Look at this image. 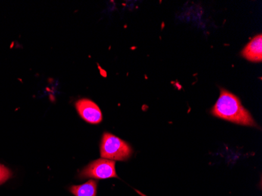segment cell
Wrapping results in <instances>:
<instances>
[{"label":"cell","mask_w":262,"mask_h":196,"mask_svg":"<svg viewBox=\"0 0 262 196\" xmlns=\"http://www.w3.org/2000/svg\"><path fill=\"white\" fill-rule=\"evenodd\" d=\"M97 188L98 182L91 180L83 185L72 186L69 190L75 196H97Z\"/></svg>","instance_id":"cell-6"},{"label":"cell","mask_w":262,"mask_h":196,"mask_svg":"<svg viewBox=\"0 0 262 196\" xmlns=\"http://www.w3.org/2000/svg\"><path fill=\"white\" fill-rule=\"evenodd\" d=\"M12 176L11 172L8 168L0 164V185H2Z\"/></svg>","instance_id":"cell-7"},{"label":"cell","mask_w":262,"mask_h":196,"mask_svg":"<svg viewBox=\"0 0 262 196\" xmlns=\"http://www.w3.org/2000/svg\"><path fill=\"white\" fill-rule=\"evenodd\" d=\"M80 178H95V179H108L118 178L116 175V163L113 160L100 159L93 161L86 166L79 173Z\"/></svg>","instance_id":"cell-3"},{"label":"cell","mask_w":262,"mask_h":196,"mask_svg":"<svg viewBox=\"0 0 262 196\" xmlns=\"http://www.w3.org/2000/svg\"><path fill=\"white\" fill-rule=\"evenodd\" d=\"M100 153L103 159L126 161L132 156L133 151L126 141L110 133H104L100 145Z\"/></svg>","instance_id":"cell-2"},{"label":"cell","mask_w":262,"mask_h":196,"mask_svg":"<svg viewBox=\"0 0 262 196\" xmlns=\"http://www.w3.org/2000/svg\"><path fill=\"white\" fill-rule=\"evenodd\" d=\"M243 57L253 62H260L262 60V35H256L251 39L242 52Z\"/></svg>","instance_id":"cell-5"},{"label":"cell","mask_w":262,"mask_h":196,"mask_svg":"<svg viewBox=\"0 0 262 196\" xmlns=\"http://www.w3.org/2000/svg\"><path fill=\"white\" fill-rule=\"evenodd\" d=\"M211 113L216 117L237 124L257 126L251 113L242 105L239 98L226 90L221 91L220 97Z\"/></svg>","instance_id":"cell-1"},{"label":"cell","mask_w":262,"mask_h":196,"mask_svg":"<svg viewBox=\"0 0 262 196\" xmlns=\"http://www.w3.org/2000/svg\"><path fill=\"white\" fill-rule=\"evenodd\" d=\"M76 107L80 117L91 124H98L102 121V113L96 103L89 99L76 101Z\"/></svg>","instance_id":"cell-4"}]
</instances>
